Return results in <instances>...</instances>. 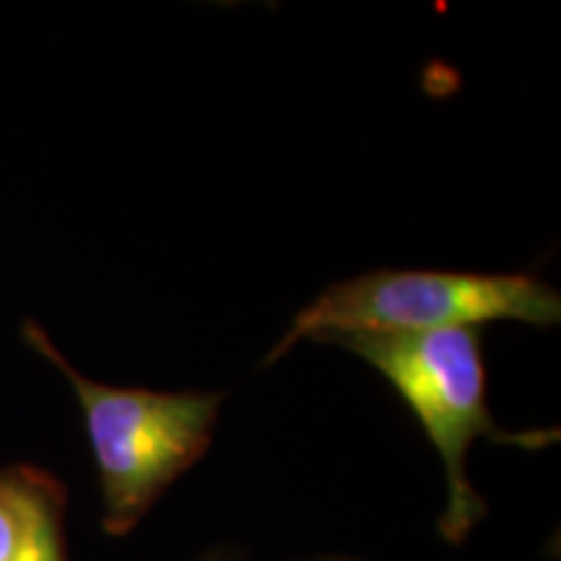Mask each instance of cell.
<instances>
[{
    "label": "cell",
    "instance_id": "obj_1",
    "mask_svg": "<svg viewBox=\"0 0 561 561\" xmlns=\"http://www.w3.org/2000/svg\"><path fill=\"white\" fill-rule=\"evenodd\" d=\"M322 343L351 351L377 369L403 398L421 432L437 450L447 481V504L439 533L447 543H462L486 517V502L468 476V453L476 439H491L520 450H541L559 439L557 430L507 432L489 409V380L479 328L432 333H346Z\"/></svg>",
    "mask_w": 561,
    "mask_h": 561
},
{
    "label": "cell",
    "instance_id": "obj_2",
    "mask_svg": "<svg viewBox=\"0 0 561 561\" xmlns=\"http://www.w3.org/2000/svg\"><path fill=\"white\" fill-rule=\"evenodd\" d=\"M24 341L66 377L79 398L100 473L102 525L110 536H128L161 494L206 455L224 396L117 388L89 380L34 320L24 322Z\"/></svg>",
    "mask_w": 561,
    "mask_h": 561
},
{
    "label": "cell",
    "instance_id": "obj_3",
    "mask_svg": "<svg viewBox=\"0 0 561 561\" xmlns=\"http://www.w3.org/2000/svg\"><path fill=\"white\" fill-rule=\"evenodd\" d=\"M510 320L530 328L559 325V291L533 273L382 268L322 289L294 314L263 367L307 339L322 343L346 333H432Z\"/></svg>",
    "mask_w": 561,
    "mask_h": 561
},
{
    "label": "cell",
    "instance_id": "obj_4",
    "mask_svg": "<svg viewBox=\"0 0 561 561\" xmlns=\"http://www.w3.org/2000/svg\"><path fill=\"white\" fill-rule=\"evenodd\" d=\"M11 476L21 504V538L11 561H66V496L58 481L37 468H11Z\"/></svg>",
    "mask_w": 561,
    "mask_h": 561
},
{
    "label": "cell",
    "instance_id": "obj_5",
    "mask_svg": "<svg viewBox=\"0 0 561 561\" xmlns=\"http://www.w3.org/2000/svg\"><path fill=\"white\" fill-rule=\"evenodd\" d=\"M21 538V504L11 471L0 473V561H11Z\"/></svg>",
    "mask_w": 561,
    "mask_h": 561
},
{
    "label": "cell",
    "instance_id": "obj_6",
    "mask_svg": "<svg viewBox=\"0 0 561 561\" xmlns=\"http://www.w3.org/2000/svg\"><path fill=\"white\" fill-rule=\"evenodd\" d=\"M198 561H234V553L227 551V549H216V551L203 553Z\"/></svg>",
    "mask_w": 561,
    "mask_h": 561
},
{
    "label": "cell",
    "instance_id": "obj_7",
    "mask_svg": "<svg viewBox=\"0 0 561 561\" xmlns=\"http://www.w3.org/2000/svg\"><path fill=\"white\" fill-rule=\"evenodd\" d=\"M314 561H341V559H314Z\"/></svg>",
    "mask_w": 561,
    "mask_h": 561
}]
</instances>
